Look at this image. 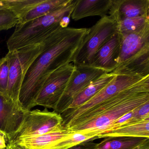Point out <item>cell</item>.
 Instances as JSON below:
<instances>
[{
	"mask_svg": "<svg viewBox=\"0 0 149 149\" xmlns=\"http://www.w3.org/2000/svg\"><path fill=\"white\" fill-rule=\"evenodd\" d=\"M9 72V63L6 56L0 58V93L7 96Z\"/></svg>",
	"mask_w": 149,
	"mask_h": 149,
	"instance_id": "cell-22",
	"label": "cell"
},
{
	"mask_svg": "<svg viewBox=\"0 0 149 149\" xmlns=\"http://www.w3.org/2000/svg\"><path fill=\"white\" fill-rule=\"evenodd\" d=\"M116 76V74L113 72L104 73L98 79L91 83L77 95L67 110L76 109L90 100L113 81Z\"/></svg>",
	"mask_w": 149,
	"mask_h": 149,
	"instance_id": "cell-17",
	"label": "cell"
},
{
	"mask_svg": "<svg viewBox=\"0 0 149 149\" xmlns=\"http://www.w3.org/2000/svg\"><path fill=\"white\" fill-rule=\"evenodd\" d=\"M93 141L94 140L85 141L68 149H96L97 143Z\"/></svg>",
	"mask_w": 149,
	"mask_h": 149,
	"instance_id": "cell-23",
	"label": "cell"
},
{
	"mask_svg": "<svg viewBox=\"0 0 149 149\" xmlns=\"http://www.w3.org/2000/svg\"><path fill=\"white\" fill-rule=\"evenodd\" d=\"M107 137H135L149 138V118L99 135L98 139Z\"/></svg>",
	"mask_w": 149,
	"mask_h": 149,
	"instance_id": "cell-18",
	"label": "cell"
},
{
	"mask_svg": "<svg viewBox=\"0 0 149 149\" xmlns=\"http://www.w3.org/2000/svg\"><path fill=\"white\" fill-rule=\"evenodd\" d=\"M118 24V32L122 36L141 30L149 23V16H143L123 20Z\"/></svg>",
	"mask_w": 149,
	"mask_h": 149,
	"instance_id": "cell-20",
	"label": "cell"
},
{
	"mask_svg": "<svg viewBox=\"0 0 149 149\" xmlns=\"http://www.w3.org/2000/svg\"><path fill=\"white\" fill-rule=\"evenodd\" d=\"M122 36L116 33L97 52L92 59L91 67L111 73L118 65Z\"/></svg>",
	"mask_w": 149,
	"mask_h": 149,
	"instance_id": "cell-13",
	"label": "cell"
},
{
	"mask_svg": "<svg viewBox=\"0 0 149 149\" xmlns=\"http://www.w3.org/2000/svg\"><path fill=\"white\" fill-rule=\"evenodd\" d=\"M109 14L117 22L129 18L149 16V0H112Z\"/></svg>",
	"mask_w": 149,
	"mask_h": 149,
	"instance_id": "cell-14",
	"label": "cell"
},
{
	"mask_svg": "<svg viewBox=\"0 0 149 149\" xmlns=\"http://www.w3.org/2000/svg\"><path fill=\"white\" fill-rule=\"evenodd\" d=\"M5 149H26L23 146L15 143L8 142Z\"/></svg>",
	"mask_w": 149,
	"mask_h": 149,
	"instance_id": "cell-25",
	"label": "cell"
},
{
	"mask_svg": "<svg viewBox=\"0 0 149 149\" xmlns=\"http://www.w3.org/2000/svg\"><path fill=\"white\" fill-rule=\"evenodd\" d=\"M62 122L61 114L54 111H49L46 108L42 111H29L27 112L19 130L8 142L60 130L64 128L62 125Z\"/></svg>",
	"mask_w": 149,
	"mask_h": 149,
	"instance_id": "cell-7",
	"label": "cell"
},
{
	"mask_svg": "<svg viewBox=\"0 0 149 149\" xmlns=\"http://www.w3.org/2000/svg\"><path fill=\"white\" fill-rule=\"evenodd\" d=\"M9 7L10 0H0V9H9Z\"/></svg>",
	"mask_w": 149,
	"mask_h": 149,
	"instance_id": "cell-28",
	"label": "cell"
},
{
	"mask_svg": "<svg viewBox=\"0 0 149 149\" xmlns=\"http://www.w3.org/2000/svg\"><path fill=\"white\" fill-rule=\"evenodd\" d=\"M43 47L42 42L8 51L6 55L9 68L8 95L19 104V95L24 77L34 61L42 52Z\"/></svg>",
	"mask_w": 149,
	"mask_h": 149,
	"instance_id": "cell-4",
	"label": "cell"
},
{
	"mask_svg": "<svg viewBox=\"0 0 149 149\" xmlns=\"http://www.w3.org/2000/svg\"><path fill=\"white\" fill-rule=\"evenodd\" d=\"M6 139L4 135L0 132V149H5L6 147Z\"/></svg>",
	"mask_w": 149,
	"mask_h": 149,
	"instance_id": "cell-27",
	"label": "cell"
},
{
	"mask_svg": "<svg viewBox=\"0 0 149 149\" xmlns=\"http://www.w3.org/2000/svg\"><path fill=\"white\" fill-rule=\"evenodd\" d=\"M132 149H149V139L141 144L132 148Z\"/></svg>",
	"mask_w": 149,
	"mask_h": 149,
	"instance_id": "cell-26",
	"label": "cell"
},
{
	"mask_svg": "<svg viewBox=\"0 0 149 149\" xmlns=\"http://www.w3.org/2000/svg\"><path fill=\"white\" fill-rule=\"evenodd\" d=\"M19 23V18L13 12L8 8L0 9V31L8 30Z\"/></svg>",
	"mask_w": 149,
	"mask_h": 149,
	"instance_id": "cell-21",
	"label": "cell"
},
{
	"mask_svg": "<svg viewBox=\"0 0 149 149\" xmlns=\"http://www.w3.org/2000/svg\"><path fill=\"white\" fill-rule=\"evenodd\" d=\"M112 0H77L71 17L75 21L89 16L107 15Z\"/></svg>",
	"mask_w": 149,
	"mask_h": 149,
	"instance_id": "cell-15",
	"label": "cell"
},
{
	"mask_svg": "<svg viewBox=\"0 0 149 149\" xmlns=\"http://www.w3.org/2000/svg\"><path fill=\"white\" fill-rule=\"evenodd\" d=\"M28 111L8 96L0 93V132L8 141L19 130Z\"/></svg>",
	"mask_w": 149,
	"mask_h": 149,
	"instance_id": "cell-11",
	"label": "cell"
},
{
	"mask_svg": "<svg viewBox=\"0 0 149 149\" xmlns=\"http://www.w3.org/2000/svg\"><path fill=\"white\" fill-rule=\"evenodd\" d=\"M99 143L96 149H132L148 139L135 137H107Z\"/></svg>",
	"mask_w": 149,
	"mask_h": 149,
	"instance_id": "cell-19",
	"label": "cell"
},
{
	"mask_svg": "<svg viewBox=\"0 0 149 149\" xmlns=\"http://www.w3.org/2000/svg\"><path fill=\"white\" fill-rule=\"evenodd\" d=\"M118 32L117 22L110 15L101 19L89 28L73 63L76 66L91 65L97 52Z\"/></svg>",
	"mask_w": 149,
	"mask_h": 149,
	"instance_id": "cell-5",
	"label": "cell"
},
{
	"mask_svg": "<svg viewBox=\"0 0 149 149\" xmlns=\"http://www.w3.org/2000/svg\"><path fill=\"white\" fill-rule=\"evenodd\" d=\"M148 52L149 23L138 32L122 36L117 66Z\"/></svg>",
	"mask_w": 149,
	"mask_h": 149,
	"instance_id": "cell-12",
	"label": "cell"
},
{
	"mask_svg": "<svg viewBox=\"0 0 149 149\" xmlns=\"http://www.w3.org/2000/svg\"><path fill=\"white\" fill-rule=\"evenodd\" d=\"M77 0H71L67 6L47 15L18 24L7 41L8 51L42 42L47 37L61 29L60 22L63 17L72 15Z\"/></svg>",
	"mask_w": 149,
	"mask_h": 149,
	"instance_id": "cell-3",
	"label": "cell"
},
{
	"mask_svg": "<svg viewBox=\"0 0 149 149\" xmlns=\"http://www.w3.org/2000/svg\"><path fill=\"white\" fill-rule=\"evenodd\" d=\"M71 15H66L62 18L60 22V26L62 29L68 28V26L70 22V17Z\"/></svg>",
	"mask_w": 149,
	"mask_h": 149,
	"instance_id": "cell-24",
	"label": "cell"
},
{
	"mask_svg": "<svg viewBox=\"0 0 149 149\" xmlns=\"http://www.w3.org/2000/svg\"><path fill=\"white\" fill-rule=\"evenodd\" d=\"M71 0H11L10 9L23 24L54 12L69 4Z\"/></svg>",
	"mask_w": 149,
	"mask_h": 149,
	"instance_id": "cell-10",
	"label": "cell"
},
{
	"mask_svg": "<svg viewBox=\"0 0 149 149\" xmlns=\"http://www.w3.org/2000/svg\"><path fill=\"white\" fill-rule=\"evenodd\" d=\"M144 77L136 75L116 74L113 81L90 100L76 109L67 110L61 113V115L63 119L62 125L65 128L71 122L85 115L122 91L138 82Z\"/></svg>",
	"mask_w": 149,
	"mask_h": 149,
	"instance_id": "cell-6",
	"label": "cell"
},
{
	"mask_svg": "<svg viewBox=\"0 0 149 149\" xmlns=\"http://www.w3.org/2000/svg\"><path fill=\"white\" fill-rule=\"evenodd\" d=\"M75 66L62 95L54 111L61 114L68 109L74 98L92 82L106 73L101 69L88 66Z\"/></svg>",
	"mask_w": 149,
	"mask_h": 149,
	"instance_id": "cell-9",
	"label": "cell"
},
{
	"mask_svg": "<svg viewBox=\"0 0 149 149\" xmlns=\"http://www.w3.org/2000/svg\"><path fill=\"white\" fill-rule=\"evenodd\" d=\"M148 102L149 76L105 102L100 114L69 130L73 133H94Z\"/></svg>",
	"mask_w": 149,
	"mask_h": 149,
	"instance_id": "cell-2",
	"label": "cell"
},
{
	"mask_svg": "<svg viewBox=\"0 0 149 149\" xmlns=\"http://www.w3.org/2000/svg\"><path fill=\"white\" fill-rule=\"evenodd\" d=\"M75 66L69 63L51 73L44 81L35 102V106L54 109L70 80Z\"/></svg>",
	"mask_w": 149,
	"mask_h": 149,
	"instance_id": "cell-8",
	"label": "cell"
},
{
	"mask_svg": "<svg viewBox=\"0 0 149 149\" xmlns=\"http://www.w3.org/2000/svg\"><path fill=\"white\" fill-rule=\"evenodd\" d=\"M147 118H149V102L126 113L101 130L91 134L98 138L101 134L135 123Z\"/></svg>",
	"mask_w": 149,
	"mask_h": 149,
	"instance_id": "cell-16",
	"label": "cell"
},
{
	"mask_svg": "<svg viewBox=\"0 0 149 149\" xmlns=\"http://www.w3.org/2000/svg\"><path fill=\"white\" fill-rule=\"evenodd\" d=\"M89 29H61L44 41V47L26 74L20 91L19 102L26 111L35 102L48 77L56 70L74 62Z\"/></svg>",
	"mask_w": 149,
	"mask_h": 149,
	"instance_id": "cell-1",
	"label": "cell"
}]
</instances>
